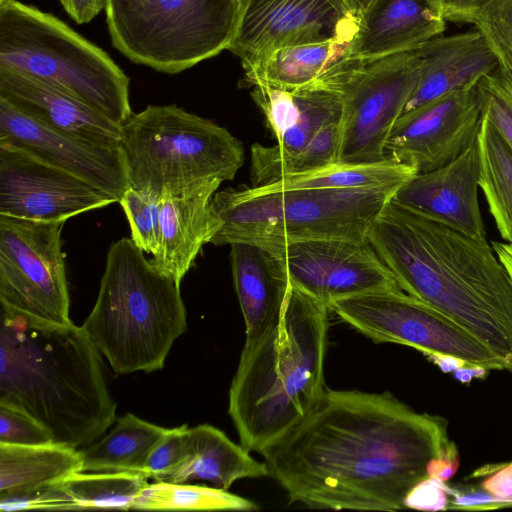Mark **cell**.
Listing matches in <instances>:
<instances>
[{
  "label": "cell",
  "mask_w": 512,
  "mask_h": 512,
  "mask_svg": "<svg viewBox=\"0 0 512 512\" xmlns=\"http://www.w3.org/2000/svg\"><path fill=\"white\" fill-rule=\"evenodd\" d=\"M417 51L420 55L419 79L402 114L452 91L475 85L499 67L490 43L476 27L436 36Z\"/></svg>",
  "instance_id": "21"
},
{
  "label": "cell",
  "mask_w": 512,
  "mask_h": 512,
  "mask_svg": "<svg viewBox=\"0 0 512 512\" xmlns=\"http://www.w3.org/2000/svg\"><path fill=\"white\" fill-rule=\"evenodd\" d=\"M68 15L78 24L90 22L106 6V0H59Z\"/></svg>",
  "instance_id": "45"
},
{
  "label": "cell",
  "mask_w": 512,
  "mask_h": 512,
  "mask_svg": "<svg viewBox=\"0 0 512 512\" xmlns=\"http://www.w3.org/2000/svg\"><path fill=\"white\" fill-rule=\"evenodd\" d=\"M477 141L479 187L499 234L512 244V148L484 114Z\"/></svg>",
  "instance_id": "30"
},
{
  "label": "cell",
  "mask_w": 512,
  "mask_h": 512,
  "mask_svg": "<svg viewBox=\"0 0 512 512\" xmlns=\"http://www.w3.org/2000/svg\"><path fill=\"white\" fill-rule=\"evenodd\" d=\"M252 88L251 97L277 140L271 148L280 156L297 154L323 127L341 122L340 93L319 79L293 90L265 85Z\"/></svg>",
  "instance_id": "22"
},
{
  "label": "cell",
  "mask_w": 512,
  "mask_h": 512,
  "mask_svg": "<svg viewBox=\"0 0 512 512\" xmlns=\"http://www.w3.org/2000/svg\"><path fill=\"white\" fill-rule=\"evenodd\" d=\"M229 246L234 287L245 322L244 345H251L280 321L290 283L280 260L264 247L245 242Z\"/></svg>",
  "instance_id": "24"
},
{
  "label": "cell",
  "mask_w": 512,
  "mask_h": 512,
  "mask_svg": "<svg viewBox=\"0 0 512 512\" xmlns=\"http://www.w3.org/2000/svg\"><path fill=\"white\" fill-rule=\"evenodd\" d=\"M160 197L153 191L128 186L119 200L130 225L132 241L153 256L160 243Z\"/></svg>",
  "instance_id": "34"
},
{
  "label": "cell",
  "mask_w": 512,
  "mask_h": 512,
  "mask_svg": "<svg viewBox=\"0 0 512 512\" xmlns=\"http://www.w3.org/2000/svg\"><path fill=\"white\" fill-rule=\"evenodd\" d=\"M483 119L479 82L403 113L385 145V158L428 172L457 158L476 138Z\"/></svg>",
  "instance_id": "15"
},
{
  "label": "cell",
  "mask_w": 512,
  "mask_h": 512,
  "mask_svg": "<svg viewBox=\"0 0 512 512\" xmlns=\"http://www.w3.org/2000/svg\"><path fill=\"white\" fill-rule=\"evenodd\" d=\"M30 509L78 510L75 502L62 489L60 483L0 494V511L13 512Z\"/></svg>",
  "instance_id": "39"
},
{
  "label": "cell",
  "mask_w": 512,
  "mask_h": 512,
  "mask_svg": "<svg viewBox=\"0 0 512 512\" xmlns=\"http://www.w3.org/2000/svg\"><path fill=\"white\" fill-rule=\"evenodd\" d=\"M0 403L40 422L53 441L83 448L116 419L100 352L81 327L0 301Z\"/></svg>",
  "instance_id": "3"
},
{
  "label": "cell",
  "mask_w": 512,
  "mask_h": 512,
  "mask_svg": "<svg viewBox=\"0 0 512 512\" xmlns=\"http://www.w3.org/2000/svg\"><path fill=\"white\" fill-rule=\"evenodd\" d=\"M282 263L290 286L318 302L401 289L367 240L316 239L265 248Z\"/></svg>",
  "instance_id": "14"
},
{
  "label": "cell",
  "mask_w": 512,
  "mask_h": 512,
  "mask_svg": "<svg viewBox=\"0 0 512 512\" xmlns=\"http://www.w3.org/2000/svg\"><path fill=\"white\" fill-rule=\"evenodd\" d=\"M329 310L375 343L409 346L423 355L451 354L469 365L506 370L500 358L462 326L402 289L340 299Z\"/></svg>",
  "instance_id": "11"
},
{
  "label": "cell",
  "mask_w": 512,
  "mask_h": 512,
  "mask_svg": "<svg viewBox=\"0 0 512 512\" xmlns=\"http://www.w3.org/2000/svg\"><path fill=\"white\" fill-rule=\"evenodd\" d=\"M115 202V198L80 177L0 143V215L66 222Z\"/></svg>",
  "instance_id": "16"
},
{
  "label": "cell",
  "mask_w": 512,
  "mask_h": 512,
  "mask_svg": "<svg viewBox=\"0 0 512 512\" xmlns=\"http://www.w3.org/2000/svg\"><path fill=\"white\" fill-rule=\"evenodd\" d=\"M222 181L208 179L160 197V243L152 265L178 284L191 268L204 244L210 243L218 224L211 199Z\"/></svg>",
  "instance_id": "20"
},
{
  "label": "cell",
  "mask_w": 512,
  "mask_h": 512,
  "mask_svg": "<svg viewBox=\"0 0 512 512\" xmlns=\"http://www.w3.org/2000/svg\"><path fill=\"white\" fill-rule=\"evenodd\" d=\"M141 473L79 471L60 482L78 510H128L148 484Z\"/></svg>",
  "instance_id": "33"
},
{
  "label": "cell",
  "mask_w": 512,
  "mask_h": 512,
  "mask_svg": "<svg viewBox=\"0 0 512 512\" xmlns=\"http://www.w3.org/2000/svg\"><path fill=\"white\" fill-rule=\"evenodd\" d=\"M473 25L490 43L499 67L512 76V0H492Z\"/></svg>",
  "instance_id": "36"
},
{
  "label": "cell",
  "mask_w": 512,
  "mask_h": 512,
  "mask_svg": "<svg viewBox=\"0 0 512 512\" xmlns=\"http://www.w3.org/2000/svg\"><path fill=\"white\" fill-rule=\"evenodd\" d=\"M129 186L160 194L208 179L233 180L242 143L215 122L172 105H149L121 126Z\"/></svg>",
  "instance_id": "8"
},
{
  "label": "cell",
  "mask_w": 512,
  "mask_h": 512,
  "mask_svg": "<svg viewBox=\"0 0 512 512\" xmlns=\"http://www.w3.org/2000/svg\"><path fill=\"white\" fill-rule=\"evenodd\" d=\"M0 66L50 82L122 125L129 78L98 46L50 13L0 0Z\"/></svg>",
  "instance_id": "7"
},
{
  "label": "cell",
  "mask_w": 512,
  "mask_h": 512,
  "mask_svg": "<svg viewBox=\"0 0 512 512\" xmlns=\"http://www.w3.org/2000/svg\"><path fill=\"white\" fill-rule=\"evenodd\" d=\"M51 433L26 412L0 403V443L38 445L52 443Z\"/></svg>",
  "instance_id": "38"
},
{
  "label": "cell",
  "mask_w": 512,
  "mask_h": 512,
  "mask_svg": "<svg viewBox=\"0 0 512 512\" xmlns=\"http://www.w3.org/2000/svg\"><path fill=\"white\" fill-rule=\"evenodd\" d=\"M447 510L485 511L512 507V499H501L491 495L483 488H449Z\"/></svg>",
  "instance_id": "41"
},
{
  "label": "cell",
  "mask_w": 512,
  "mask_h": 512,
  "mask_svg": "<svg viewBox=\"0 0 512 512\" xmlns=\"http://www.w3.org/2000/svg\"><path fill=\"white\" fill-rule=\"evenodd\" d=\"M131 509L254 511L258 506L247 498L217 487L155 481L140 491Z\"/></svg>",
  "instance_id": "32"
},
{
  "label": "cell",
  "mask_w": 512,
  "mask_h": 512,
  "mask_svg": "<svg viewBox=\"0 0 512 512\" xmlns=\"http://www.w3.org/2000/svg\"><path fill=\"white\" fill-rule=\"evenodd\" d=\"M191 451V428L187 424L167 429L152 449L142 474L155 481H168L188 462Z\"/></svg>",
  "instance_id": "35"
},
{
  "label": "cell",
  "mask_w": 512,
  "mask_h": 512,
  "mask_svg": "<svg viewBox=\"0 0 512 512\" xmlns=\"http://www.w3.org/2000/svg\"><path fill=\"white\" fill-rule=\"evenodd\" d=\"M0 143L17 147L74 174L118 202L129 186L119 148L94 145L52 129L2 97Z\"/></svg>",
  "instance_id": "17"
},
{
  "label": "cell",
  "mask_w": 512,
  "mask_h": 512,
  "mask_svg": "<svg viewBox=\"0 0 512 512\" xmlns=\"http://www.w3.org/2000/svg\"><path fill=\"white\" fill-rule=\"evenodd\" d=\"M329 311L290 286L280 321L244 345L228 414L249 452L261 453L305 419L324 395Z\"/></svg>",
  "instance_id": "4"
},
{
  "label": "cell",
  "mask_w": 512,
  "mask_h": 512,
  "mask_svg": "<svg viewBox=\"0 0 512 512\" xmlns=\"http://www.w3.org/2000/svg\"><path fill=\"white\" fill-rule=\"evenodd\" d=\"M367 239L404 292L458 323L512 373V280L486 237L391 200Z\"/></svg>",
  "instance_id": "2"
},
{
  "label": "cell",
  "mask_w": 512,
  "mask_h": 512,
  "mask_svg": "<svg viewBox=\"0 0 512 512\" xmlns=\"http://www.w3.org/2000/svg\"><path fill=\"white\" fill-rule=\"evenodd\" d=\"M358 20L348 0H239L227 50L247 70L281 48L351 40Z\"/></svg>",
  "instance_id": "13"
},
{
  "label": "cell",
  "mask_w": 512,
  "mask_h": 512,
  "mask_svg": "<svg viewBox=\"0 0 512 512\" xmlns=\"http://www.w3.org/2000/svg\"><path fill=\"white\" fill-rule=\"evenodd\" d=\"M492 246L512 280V244L492 241Z\"/></svg>",
  "instance_id": "48"
},
{
  "label": "cell",
  "mask_w": 512,
  "mask_h": 512,
  "mask_svg": "<svg viewBox=\"0 0 512 512\" xmlns=\"http://www.w3.org/2000/svg\"><path fill=\"white\" fill-rule=\"evenodd\" d=\"M81 328L116 373L162 369L187 329L180 284L123 237L108 250L95 305Z\"/></svg>",
  "instance_id": "5"
},
{
  "label": "cell",
  "mask_w": 512,
  "mask_h": 512,
  "mask_svg": "<svg viewBox=\"0 0 512 512\" xmlns=\"http://www.w3.org/2000/svg\"><path fill=\"white\" fill-rule=\"evenodd\" d=\"M445 418L390 392L326 388L316 407L262 452L290 503L312 509L396 511L448 452Z\"/></svg>",
  "instance_id": "1"
},
{
  "label": "cell",
  "mask_w": 512,
  "mask_h": 512,
  "mask_svg": "<svg viewBox=\"0 0 512 512\" xmlns=\"http://www.w3.org/2000/svg\"><path fill=\"white\" fill-rule=\"evenodd\" d=\"M483 114L512 148V76L498 67L479 81Z\"/></svg>",
  "instance_id": "37"
},
{
  "label": "cell",
  "mask_w": 512,
  "mask_h": 512,
  "mask_svg": "<svg viewBox=\"0 0 512 512\" xmlns=\"http://www.w3.org/2000/svg\"><path fill=\"white\" fill-rule=\"evenodd\" d=\"M392 189H295L257 192L225 189L211 199L218 228L210 244L236 242L264 248L288 242L365 241L375 219L393 199Z\"/></svg>",
  "instance_id": "6"
},
{
  "label": "cell",
  "mask_w": 512,
  "mask_h": 512,
  "mask_svg": "<svg viewBox=\"0 0 512 512\" xmlns=\"http://www.w3.org/2000/svg\"><path fill=\"white\" fill-rule=\"evenodd\" d=\"M350 41L331 40L278 49L260 63L244 70L240 85H265L284 90L305 87L349 57Z\"/></svg>",
  "instance_id": "26"
},
{
  "label": "cell",
  "mask_w": 512,
  "mask_h": 512,
  "mask_svg": "<svg viewBox=\"0 0 512 512\" xmlns=\"http://www.w3.org/2000/svg\"><path fill=\"white\" fill-rule=\"evenodd\" d=\"M415 174L417 171L414 168L390 159L370 164L335 162L308 172L283 176L267 186L253 189L257 192L295 189L398 190Z\"/></svg>",
  "instance_id": "29"
},
{
  "label": "cell",
  "mask_w": 512,
  "mask_h": 512,
  "mask_svg": "<svg viewBox=\"0 0 512 512\" xmlns=\"http://www.w3.org/2000/svg\"><path fill=\"white\" fill-rule=\"evenodd\" d=\"M340 124L326 125L304 149L291 156H280L271 146L255 143L251 147V187H264L283 176L308 172L337 162Z\"/></svg>",
  "instance_id": "31"
},
{
  "label": "cell",
  "mask_w": 512,
  "mask_h": 512,
  "mask_svg": "<svg viewBox=\"0 0 512 512\" xmlns=\"http://www.w3.org/2000/svg\"><path fill=\"white\" fill-rule=\"evenodd\" d=\"M192 451L188 462L167 482H209L228 490L236 481L269 475L265 462L254 459L247 449L230 440L218 428L200 424L191 428Z\"/></svg>",
  "instance_id": "25"
},
{
  "label": "cell",
  "mask_w": 512,
  "mask_h": 512,
  "mask_svg": "<svg viewBox=\"0 0 512 512\" xmlns=\"http://www.w3.org/2000/svg\"><path fill=\"white\" fill-rule=\"evenodd\" d=\"M166 432V428L126 413L108 434L80 450L82 471L142 474L152 449Z\"/></svg>",
  "instance_id": "28"
},
{
  "label": "cell",
  "mask_w": 512,
  "mask_h": 512,
  "mask_svg": "<svg viewBox=\"0 0 512 512\" xmlns=\"http://www.w3.org/2000/svg\"><path fill=\"white\" fill-rule=\"evenodd\" d=\"M79 471H82L80 449L55 442L0 443V494L60 483Z\"/></svg>",
  "instance_id": "27"
},
{
  "label": "cell",
  "mask_w": 512,
  "mask_h": 512,
  "mask_svg": "<svg viewBox=\"0 0 512 512\" xmlns=\"http://www.w3.org/2000/svg\"><path fill=\"white\" fill-rule=\"evenodd\" d=\"M492 0H428L446 22L471 23Z\"/></svg>",
  "instance_id": "42"
},
{
  "label": "cell",
  "mask_w": 512,
  "mask_h": 512,
  "mask_svg": "<svg viewBox=\"0 0 512 512\" xmlns=\"http://www.w3.org/2000/svg\"><path fill=\"white\" fill-rule=\"evenodd\" d=\"M352 10L359 15L366 7L372 2V0H348Z\"/></svg>",
  "instance_id": "49"
},
{
  "label": "cell",
  "mask_w": 512,
  "mask_h": 512,
  "mask_svg": "<svg viewBox=\"0 0 512 512\" xmlns=\"http://www.w3.org/2000/svg\"><path fill=\"white\" fill-rule=\"evenodd\" d=\"M358 16L349 57L359 60L415 50L444 34L447 24L428 0H372Z\"/></svg>",
  "instance_id": "23"
},
{
  "label": "cell",
  "mask_w": 512,
  "mask_h": 512,
  "mask_svg": "<svg viewBox=\"0 0 512 512\" xmlns=\"http://www.w3.org/2000/svg\"><path fill=\"white\" fill-rule=\"evenodd\" d=\"M480 155L477 138L454 160L415 174L393 197L398 205L474 237H486L478 189Z\"/></svg>",
  "instance_id": "18"
},
{
  "label": "cell",
  "mask_w": 512,
  "mask_h": 512,
  "mask_svg": "<svg viewBox=\"0 0 512 512\" xmlns=\"http://www.w3.org/2000/svg\"><path fill=\"white\" fill-rule=\"evenodd\" d=\"M434 365H436L443 373H451L468 363L457 356L443 353H430L425 355ZM469 365V364H468Z\"/></svg>",
  "instance_id": "46"
},
{
  "label": "cell",
  "mask_w": 512,
  "mask_h": 512,
  "mask_svg": "<svg viewBox=\"0 0 512 512\" xmlns=\"http://www.w3.org/2000/svg\"><path fill=\"white\" fill-rule=\"evenodd\" d=\"M419 71L415 49L372 60L347 57L319 78L342 97L337 162L387 160V139L417 86Z\"/></svg>",
  "instance_id": "10"
},
{
  "label": "cell",
  "mask_w": 512,
  "mask_h": 512,
  "mask_svg": "<svg viewBox=\"0 0 512 512\" xmlns=\"http://www.w3.org/2000/svg\"><path fill=\"white\" fill-rule=\"evenodd\" d=\"M460 455L455 445L443 455L432 458L427 464V476L442 482H448L458 471Z\"/></svg>",
  "instance_id": "44"
},
{
  "label": "cell",
  "mask_w": 512,
  "mask_h": 512,
  "mask_svg": "<svg viewBox=\"0 0 512 512\" xmlns=\"http://www.w3.org/2000/svg\"><path fill=\"white\" fill-rule=\"evenodd\" d=\"M489 369L480 365H465L453 372L454 378L462 384L468 385L473 379H484Z\"/></svg>",
  "instance_id": "47"
},
{
  "label": "cell",
  "mask_w": 512,
  "mask_h": 512,
  "mask_svg": "<svg viewBox=\"0 0 512 512\" xmlns=\"http://www.w3.org/2000/svg\"><path fill=\"white\" fill-rule=\"evenodd\" d=\"M64 224L0 215V301L49 321L72 322Z\"/></svg>",
  "instance_id": "12"
},
{
  "label": "cell",
  "mask_w": 512,
  "mask_h": 512,
  "mask_svg": "<svg viewBox=\"0 0 512 512\" xmlns=\"http://www.w3.org/2000/svg\"><path fill=\"white\" fill-rule=\"evenodd\" d=\"M0 97L52 129L119 148L122 125L50 82L0 66Z\"/></svg>",
  "instance_id": "19"
},
{
  "label": "cell",
  "mask_w": 512,
  "mask_h": 512,
  "mask_svg": "<svg viewBox=\"0 0 512 512\" xmlns=\"http://www.w3.org/2000/svg\"><path fill=\"white\" fill-rule=\"evenodd\" d=\"M239 0H106L113 46L134 63L177 74L227 49Z\"/></svg>",
  "instance_id": "9"
},
{
  "label": "cell",
  "mask_w": 512,
  "mask_h": 512,
  "mask_svg": "<svg viewBox=\"0 0 512 512\" xmlns=\"http://www.w3.org/2000/svg\"><path fill=\"white\" fill-rule=\"evenodd\" d=\"M480 475L490 474L480 484L481 488L501 499H512V461L490 465Z\"/></svg>",
  "instance_id": "43"
},
{
  "label": "cell",
  "mask_w": 512,
  "mask_h": 512,
  "mask_svg": "<svg viewBox=\"0 0 512 512\" xmlns=\"http://www.w3.org/2000/svg\"><path fill=\"white\" fill-rule=\"evenodd\" d=\"M449 488L446 482L426 477L408 492L404 506L421 511L447 510L450 498Z\"/></svg>",
  "instance_id": "40"
}]
</instances>
